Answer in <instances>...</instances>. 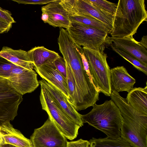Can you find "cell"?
<instances>
[{
  "instance_id": "obj_28",
  "label": "cell",
  "mask_w": 147,
  "mask_h": 147,
  "mask_svg": "<svg viewBox=\"0 0 147 147\" xmlns=\"http://www.w3.org/2000/svg\"><path fill=\"white\" fill-rule=\"evenodd\" d=\"M55 0H12L18 4H24L43 5L47 4Z\"/></svg>"
},
{
  "instance_id": "obj_24",
  "label": "cell",
  "mask_w": 147,
  "mask_h": 147,
  "mask_svg": "<svg viewBox=\"0 0 147 147\" xmlns=\"http://www.w3.org/2000/svg\"><path fill=\"white\" fill-rule=\"evenodd\" d=\"M89 0L106 12L114 16L117 7V3L105 0Z\"/></svg>"
},
{
  "instance_id": "obj_26",
  "label": "cell",
  "mask_w": 147,
  "mask_h": 147,
  "mask_svg": "<svg viewBox=\"0 0 147 147\" xmlns=\"http://www.w3.org/2000/svg\"><path fill=\"white\" fill-rule=\"evenodd\" d=\"M54 63L56 67L62 76L66 79L67 72L65 61L63 57L60 56L54 61Z\"/></svg>"
},
{
  "instance_id": "obj_17",
  "label": "cell",
  "mask_w": 147,
  "mask_h": 147,
  "mask_svg": "<svg viewBox=\"0 0 147 147\" xmlns=\"http://www.w3.org/2000/svg\"><path fill=\"white\" fill-rule=\"evenodd\" d=\"M0 56L15 65L33 70L34 65L31 61L28 52L22 50H14L4 46L0 51Z\"/></svg>"
},
{
  "instance_id": "obj_27",
  "label": "cell",
  "mask_w": 147,
  "mask_h": 147,
  "mask_svg": "<svg viewBox=\"0 0 147 147\" xmlns=\"http://www.w3.org/2000/svg\"><path fill=\"white\" fill-rule=\"evenodd\" d=\"M0 19L9 24L12 25L16 22L12 16V14L9 11L4 9L0 7Z\"/></svg>"
},
{
  "instance_id": "obj_31",
  "label": "cell",
  "mask_w": 147,
  "mask_h": 147,
  "mask_svg": "<svg viewBox=\"0 0 147 147\" xmlns=\"http://www.w3.org/2000/svg\"><path fill=\"white\" fill-rule=\"evenodd\" d=\"M12 26L0 19V34L8 32L11 28Z\"/></svg>"
},
{
  "instance_id": "obj_21",
  "label": "cell",
  "mask_w": 147,
  "mask_h": 147,
  "mask_svg": "<svg viewBox=\"0 0 147 147\" xmlns=\"http://www.w3.org/2000/svg\"><path fill=\"white\" fill-rule=\"evenodd\" d=\"M89 147H134L121 136L117 139L92 138Z\"/></svg>"
},
{
  "instance_id": "obj_10",
  "label": "cell",
  "mask_w": 147,
  "mask_h": 147,
  "mask_svg": "<svg viewBox=\"0 0 147 147\" xmlns=\"http://www.w3.org/2000/svg\"><path fill=\"white\" fill-rule=\"evenodd\" d=\"M7 80L8 84L22 95L33 92L40 84L35 71L16 65L11 70Z\"/></svg>"
},
{
  "instance_id": "obj_18",
  "label": "cell",
  "mask_w": 147,
  "mask_h": 147,
  "mask_svg": "<svg viewBox=\"0 0 147 147\" xmlns=\"http://www.w3.org/2000/svg\"><path fill=\"white\" fill-rule=\"evenodd\" d=\"M134 109L147 115V86L142 88H134L128 92L126 98Z\"/></svg>"
},
{
  "instance_id": "obj_6",
  "label": "cell",
  "mask_w": 147,
  "mask_h": 147,
  "mask_svg": "<svg viewBox=\"0 0 147 147\" xmlns=\"http://www.w3.org/2000/svg\"><path fill=\"white\" fill-rule=\"evenodd\" d=\"M67 30L76 44L96 50H100L105 43L108 34L104 31L76 22H71Z\"/></svg>"
},
{
  "instance_id": "obj_16",
  "label": "cell",
  "mask_w": 147,
  "mask_h": 147,
  "mask_svg": "<svg viewBox=\"0 0 147 147\" xmlns=\"http://www.w3.org/2000/svg\"><path fill=\"white\" fill-rule=\"evenodd\" d=\"M0 131L4 144L17 147H34L30 140L25 137L19 130L15 129L10 122L0 126Z\"/></svg>"
},
{
  "instance_id": "obj_11",
  "label": "cell",
  "mask_w": 147,
  "mask_h": 147,
  "mask_svg": "<svg viewBox=\"0 0 147 147\" xmlns=\"http://www.w3.org/2000/svg\"><path fill=\"white\" fill-rule=\"evenodd\" d=\"M105 43L129 54L147 66V49L133 36L124 38L107 36Z\"/></svg>"
},
{
  "instance_id": "obj_2",
  "label": "cell",
  "mask_w": 147,
  "mask_h": 147,
  "mask_svg": "<svg viewBox=\"0 0 147 147\" xmlns=\"http://www.w3.org/2000/svg\"><path fill=\"white\" fill-rule=\"evenodd\" d=\"M147 18L144 0H119L109 34L118 38L133 36Z\"/></svg>"
},
{
  "instance_id": "obj_20",
  "label": "cell",
  "mask_w": 147,
  "mask_h": 147,
  "mask_svg": "<svg viewBox=\"0 0 147 147\" xmlns=\"http://www.w3.org/2000/svg\"><path fill=\"white\" fill-rule=\"evenodd\" d=\"M71 22H76L104 31L109 33L111 28L106 24L91 16L68 14Z\"/></svg>"
},
{
  "instance_id": "obj_4",
  "label": "cell",
  "mask_w": 147,
  "mask_h": 147,
  "mask_svg": "<svg viewBox=\"0 0 147 147\" xmlns=\"http://www.w3.org/2000/svg\"><path fill=\"white\" fill-rule=\"evenodd\" d=\"M40 100L42 110L45 111L57 128L67 138H76L80 127L67 115L48 90L40 85Z\"/></svg>"
},
{
  "instance_id": "obj_7",
  "label": "cell",
  "mask_w": 147,
  "mask_h": 147,
  "mask_svg": "<svg viewBox=\"0 0 147 147\" xmlns=\"http://www.w3.org/2000/svg\"><path fill=\"white\" fill-rule=\"evenodd\" d=\"M23 99L22 95L11 88L7 80L0 77V126L14 119Z\"/></svg>"
},
{
  "instance_id": "obj_29",
  "label": "cell",
  "mask_w": 147,
  "mask_h": 147,
  "mask_svg": "<svg viewBox=\"0 0 147 147\" xmlns=\"http://www.w3.org/2000/svg\"><path fill=\"white\" fill-rule=\"evenodd\" d=\"M89 141L80 139L76 141H67L66 147H89Z\"/></svg>"
},
{
  "instance_id": "obj_12",
  "label": "cell",
  "mask_w": 147,
  "mask_h": 147,
  "mask_svg": "<svg viewBox=\"0 0 147 147\" xmlns=\"http://www.w3.org/2000/svg\"><path fill=\"white\" fill-rule=\"evenodd\" d=\"M54 61L48 60L40 65L34 66V69L42 79L60 90L68 100L69 96L66 79L56 67Z\"/></svg>"
},
{
  "instance_id": "obj_22",
  "label": "cell",
  "mask_w": 147,
  "mask_h": 147,
  "mask_svg": "<svg viewBox=\"0 0 147 147\" xmlns=\"http://www.w3.org/2000/svg\"><path fill=\"white\" fill-rule=\"evenodd\" d=\"M65 62L67 72L66 81L69 96L68 100L75 109L78 111V102L75 81L70 66L65 61Z\"/></svg>"
},
{
  "instance_id": "obj_32",
  "label": "cell",
  "mask_w": 147,
  "mask_h": 147,
  "mask_svg": "<svg viewBox=\"0 0 147 147\" xmlns=\"http://www.w3.org/2000/svg\"><path fill=\"white\" fill-rule=\"evenodd\" d=\"M140 44L146 49H147V36H144L142 38L141 40L139 42Z\"/></svg>"
},
{
  "instance_id": "obj_13",
  "label": "cell",
  "mask_w": 147,
  "mask_h": 147,
  "mask_svg": "<svg viewBox=\"0 0 147 147\" xmlns=\"http://www.w3.org/2000/svg\"><path fill=\"white\" fill-rule=\"evenodd\" d=\"M60 0H55L41 7L42 13L47 14L48 20L46 23L54 27L65 28L70 26L71 21L67 13L60 3Z\"/></svg>"
},
{
  "instance_id": "obj_5",
  "label": "cell",
  "mask_w": 147,
  "mask_h": 147,
  "mask_svg": "<svg viewBox=\"0 0 147 147\" xmlns=\"http://www.w3.org/2000/svg\"><path fill=\"white\" fill-rule=\"evenodd\" d=\"M87 60L92 82L97 90L110 96L111 92L110 68L107 54L100 50L83 47Z\"/></svg>"
},
{
  "instance_id": "obj_14",
  "label": "cell",
  "mask_w": 147,
  "mask_h": 147,
  "mask_svg": "<svg viewBox=\"0 0 147 147\" xmlns=\"http://www.w3.org/2000/svg\"><path fill=\"white\" fill-rule=\"evenodd\" d=\"M39 82L40 85L43 86L50 93L71 120L80 127L83 125L82 115L75 109L67 98L60 90L44 79L39 80Z\"/></svg>"
},
{
  "instance_id": "obj_34",
  "label": "cell",
  "mask_w": 147,
  "mask_h": 147,
  "mask_svg": "<svg viewBox=\"0 0 147 147\" xmlns=\"http://www.w3.org/2000/svg\"><path fill=\"white\" fill-rule=\"evenodd\" d=\"M0 147H17L14 146L13 145L9 144H4L1 146H0Z\"/></svg>"
},
{
  "instance_id": "obj_8",
  "label": "cell",
  "mask_w": 147,
  "mask_h": 147,
  "mask_svg": "<svg viewBox=\"0 0 147 147\" xmlns=\"http://www.w3.org/2000/svg\"><path fill=\"white\" fill-rule=\"evenodd\" d=\"M30 140L34 147H66L67 142L49 117L42 125L35 129Z\"/></svg>"
},
{
  "instance_id": "obj_1",
  "label": "cell",
  "mask_w": 147,
  "mask_h": 147,
  "mask_svg": "<svg viewBox=\"0 0 147 147\" xmlns=\"http://www.w3.org/2000/svg\"><path fill=\"white\" fill-rule=\"evenodd\" d=\"M110 96L123 118L121 137L134 147H147V115L134 109L118 92L111 91Z\"/></svg>"
},
{
  "instance_id": "obj_3",
  "label": "cell",
  "mask_w": 147,
  "mask_h": 147,
  "mask_svg": "<svg viewBox=\"0 0 147 147\" xmlns=\"http://www.w3.org/2000/svg\"><path fill=\"white\" fill-rule=\"evenodd\" d=\"M81 117L83 123H87L102 131L108 138L117 139L121 136L123 118L119 108L111 99L101 105L95 104L89 112L82 115Z\"/></svg>"
},
{
  "instance_id": "obj_33",
  "label": "cell",
  "mask_w": 147,
  "mask_h": 147,
  "mask_svg": "<svg viewBox=\"0 0 147 147\" xmlns=\"http://www.w3.org/2000/svg\"><path fill=\"white\" fill-rule=\"evenodd\" d=\"M4 144V141L2 135L0 131V146Z\"/></svg>"
},
{
  "instance_id": "obj_15",
  "label": "cell",
  "mask_w": 147,
  "mask_h": 147,
  "mask_svg": "<svg viewBox=\"0 0 147 147\" xmlns=\"http://www.w3.org/2000/svg\"><path fill=\"white\" fill-rule=\"evenodd\" d=\"M111 91L117 92H129L134 88L135 79L128 72L123 66H117L110 69Z\"/></svg>"
},
{
  "instance_id": "obj_9",
  "label": "cell",
  "mask_w": 147,
  "mask_h": 147,
  "mask_svg": "<svg viewBox=\"0 0 147 147\" xmlns=\"http://www.w3.org/2000/svg\"><path fill=\"white\" fill-rule=\"evenodd\" d=\"M67 14L91 16L112 29L114 16L92 3L89 0H60Z\"/></svg>"
},
{
  "instance_id": "obj_25",
  "label": "cell",
  "mask_w": 147,
  "mask_h": 147,
  "mask_svg": "<svg viewBox=\"0 0 147 147\" xmlns=\"http://www.w3.org/2000/svg\"><path fill=\"white\" fill-rule=\"evenodd\" d=\"M15 65L0 56V77L8 79L11 70Z\"/></svg>"
},
{
  "instance_id": "obj_19",
  "label": "cell",
  "mask_w": 147,
  "mask_h": 147,
  "mask_svg": "<svg viewBox=\"0 0 147 147\" xmlns=\"http://www.w3.org/2000/svg\"><path fill=\"white\" fill-rule=\"evenodd\" d=\"M27 52L34 66L40 65L48 60H55L60 56L57 53L43 46L35 47Z\"/></svg>"
},
{
  "instance_id": "obj_30",
  "label": "cell",
  "mask_w": 147,
  "mask_h": 147,
  "mask_svg": "<svg viewBox=\"0 0 147 147\" xmlns=\"http://www.w3.org/2000/svg\"><path fill=\"white\" fill-rule=\"evenodd\" d=\"M79 50L84 69L89 76L91 81L92 82V78L89 70L88 64L84 53L82 48L79 46Z\"/></svg>"
},
{
  "instance_id": "obj_23",
  "label": "cell",
  "mask_w": 147,
  "mask_h": 147,
  "mask_svg": "<svg viewBox=\"0 0 147 147\" xmlns=\"http://www.w3.org/2000/svg\"><path fill=\"white\" fill-rule=\"evenodd\" d=\"M112 49L120 56L131 63L136 68L147 75V66L134 57L124 51L111 45Z\"/></svg>"
}]
</instances>
